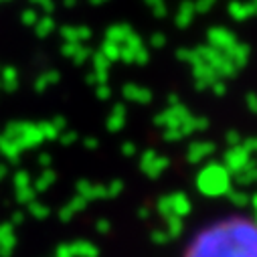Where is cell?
Listing matches in <instances>:
<instances>
[{"label": "cell", "instance_id": "cell-7", "mask_svg": "<svg viewBox=\"0 0 257 257\" xmlns=\"http://www.w3.org/2000/svg\"><path fill=\"white\" fill-rule=\"evenodd\" d=\"M253 207L257 209V197H253Z\"/></svg>", "mask_w": 257, "mask_h": 257}, {"label": "cell", "instance_id": "cell-5", "mask_svg": "<svg viewBox=\"0 0 257 257\" xmlns=\"http://www.w3.org/2000/svg\"><path fill=\"white\" fill-rule=\"evenodd\" d=\"M211 150H213V146H211V144H195V148L188 150V158H190L192 162H199V160H201V158H205Z\"/></svg>", "mask_w": 257, "mask_h": 257}, {"label": "cell", "instance_id": "cell-1", "mask_svg": "<svg viewBox=\"0 0 257 257\" xmlns=\"http://www.w3.org/2000/svg\"><path fill=\"white\" fill-rule=\"evenodd\" d=\"M184 257H257V221L229 217L201 229Z\"/></svg>", "mask_w": 257, "mask_h": 257}, {"label": "cell", "instance_id": "cell-3", "mask_svg": "<svg viewBox=\"0 0 257 257\" xmlns=\"http://www.w3.org/2000/svg\"><path fill=\"white\" fill-rule=\"evenodd\" d=\"M158 209L166 215V217H182L190 211V203L188 199L182 195V192H176L172 197H164L160 203H158Z\"/></svg>", "mask_w": 257, "mask_h": 257}, {"label": "cell", "instance_id": "cell-4", "mask_svg": "<svg viewBox=\"0 0 257 257\" xmlns=\"http://www.w3.org/2000/svg\"><path fill=\"white\" fill-rule=\"evenodd\" d=\"M245 166H249V154L245 148L241 146H235L233 150L227 152V170H235V172H241Z\"/></svg>", "mask_w": 257, "mask_h": 257}, {"label": "cell", "instance_id": "cell-6", "mask_svg": "<svg viewBox=\"0 0 257 257\" xmlns=\"http://www.w3.org/2000/svg\"><path fill=\"white\" fill-rule=\"evenodd\" d=\"M227 197L231 199V203L235 205V207H245L247 205V197H245V192H227Z\"/></svg>", "mask_w": 257, "mask_h": 257}, {"label": "cell", "instance_id": "cell-2", "mask_svg": "<svg viewBox=\"0 0 257 257\" xmlns=\"http://www.w3.org/2000/svg\"><path fill=\"white\" fill-rule=\"evenodd\" d=\"M197 186L205 197H221L229 192L231 186V176L229 170L221 164H209L201 170L199 178H197Z\"/></svg>", "mask_w": 257, "mask_h": 257}]
</instances>
